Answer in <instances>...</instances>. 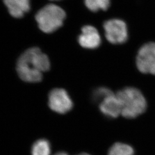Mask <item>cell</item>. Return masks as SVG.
Listing matches in <instances>:
<instances>
[{
  "label": "cell",
  "instance_id": "obj_1",
  "mask_svg": "<svg viewBox=\"0 0 155 155\" xmlns=\"http://www.w3.org/2000/svg\"><path fill=\"white\" fill-rule=\"evenodd\" d=\"M50 61L47 55L39 48L33 47L25 51L17 61V74L23 81L38 83L43 79V74L50 70Z\"/></svg>",
  "mask_w": 155,
  "mask_h": 155
},
{
  "label": "cell",
  "instance_id": "obj_2",
  "mask_svg": "<svg viewBox=\"0 0 155 155\" xmlns=\"http://www.w3.org/2000/svg\"><path fill=\"white\" fill-rule=\"evenodd\" d=\"M121 106V114L127 118H134L142 114L147 107L143 93L134 87H128L116 94Z\"/></svg>",
  "mask_w": 155,
  "mask_h": 155
},
{
  "label": "cell",
  "instance_id": "obj_3",
  "mask_svg": "<svg viewBox=\"0 0 155 155\" xmlns=\"http://www.w3.org/2000/svg\"><path fill=\"white\" fill-rule=\"evenodd\" d=\"M65 18L64 11L55 4L45 6L35 17L39 28L46 33H52L61 27Z\"/></svg>",
  "mask_w": 155,
  "mask_h": 155
},
{
  "label": "cell",
  "instance_id": "obj_4",
  "mask_svg": "<svg viewBox=\"0 0 155 155\" xmlns=\"http://www.w3.org/2000/svg\"><path fill=\"white\" fill-rule=\"evenodd\" d=\"M106 40L113 45H122L128 39L129 32L126 22L119 18L107 20L103 24Z\"/></svg>",
  "mask_w": 155,
  "mask_h": 155
},
{
  "label": "cell",
  "instance_id": "obj_5",
  "mask_svg": "<svg viewBox=\"0 0 155 155\" xmlns=\"http://www.w3.org/2000/svg\"><path fill=\"white\" fill-rule=\"evenodd\" d=\"M136 66L144 74L155 75V43L149 42L143 45L136 56Z\"/></svg>",
  "mask_w": 155,
  "mask_h": 155
},
{
  "label": "cell",
  "instance_id": "obj_6",
  "mask_svg": "<svg viewBox=\"0 0 155 155\" xmlns=\"http://www.w3.org/2000/svg\"><path fill=\"white\" fill-rule=\"evenodd\" d=\"M50 109L59 114H66L73 107V102L64 89H53L48 95Z\"/></svg>",
  "mask_w": 155,
  "mask_h": 155
},
{
  "label": "cell",
  "instance_id": "obj_7",
  "mask_svg": "<svg viewBox=\"0 0 155 155\" xmlns=\"http://www.w3.org/2000/svg\"><path fill=\"white\" fill-rule=\"evenodd\" d=\"M78 41L79 45L84 48L93 50L100 47L102 39L97 28L93 25H87L82 28Z\"/></svg>",
  "mask_w": 155,
  "mask_h": 155
},
{
  "label": "cell",
  "instance_id": "obj_8",
  "mask_svg": "<svg viewBox=\"0 0 155 155\" xmlns=\"http://www.w3.org/2000/svg\"><path fill=\"white\" fill-rule=\"evenodd\" d=\"M101 112L106 117L116 118L121 114V106L116 94L106 98L99 104Z\"/></svg>",
  "mask_w": 155,
  "mask_h": 155
},
{
  "label": "cell",
  "instance_id": "obj_9",
  "mask_svg": "<svg viewBox=\"0 0 155 155\" xmlns=\"http://www.w3.org/2000/svg\"><path fill=\"white\" fill-rule=\"evenodd\" d=\"M12 16L21 18L24 14L29 11V0H4Z\"/></svg>",
  "mask_w": 155,
  "mask_h": 155
},
{
  "label": "cell",
  "instance_id": "obj_10",
  "mask_svg": "<svg viewBox=\"0 0 155 155\" xmlns=\"http://www.w3.org/2000/svg\"><path fill=\"white\" fill-rule=\"evenodd\" d=\"M111 0H84V5L92 12L106 11L110 7Z\"/></svg>",
  "mask_w": 155,
  "mask_h": 155
},
{
  "label": "cell",
  "instance_id": "obj_11",
  "mask_svg": "<svg viewBox=\"0 0 155 155\" xmlns=\"http://www.w3.org/2000/svg\"><path fill=\"white\" fill-rule=\"evenodd\" d=\"M51 145L48 140L40 139L36 141L32 145V155H51Z\"/></svg>",
  "mask_w": 155,
  "mask_h": 155
},
{
  "label": "cell",
  "instance_id": "obj_12",
  "mask_svg": "<svg viewBox=\"0 0 155 155\" xmlns=\"http://www.w3.org/2000/svg\"><path fill=\"white\" fill-rule=\"evenodd\" d=\"M108 155H134V150L128 144L116 143L110 148Z\"/></svg>",
  "mask_w": 155,
  "mask_h": 155
},
{
  "label": "cell",
  "instance_id": "obj_13",
  "mask_svg": "<svg viewBox=\"0 0 155 155\" xmlns=\"http://www.w3.org/2000/svg\"><path fill=\"white\" fill-rule=\"evenodd\" d=\"M113 94L114 93L110 89L105 87H100L95 89L93 91V93L92 94V98L94 102L100 104L106 98Z\"/></svg>",
  "mask_w": 155,
  "mask_h": 155
},
{
  "label": "cell",
  "instance_id": "obj_14",
  "mask_svg": "<svg viewBox=\"0 0 155 155\" xmlns=\"http://www.w3.org/2000/svg\"><path fill=\"white\" fill-rule=\"evenodd\" d=\"M68 155L66 152H58L57 153H56L55 155Z\"/></svg>",
  "mask_w": 155,
  "mask_h": 155
},
{
  "label": "cell",
  "instance_id": "obj_15",
  "mask_svg": "<svg viewBox=\"0 0 155 155\" xmlns=\"http://www.w3.org/2000/svg\"><path fill=\"white\" fill-rule=\"evenodd\" d=\"M90 155V154H88V153H80V154H79V155Z\"/></svg>",
  "mask_w": 155,
  "mask_h": 155
},
{
  "label": "cell",
  "instance_id": "obj_16",
  "mask_svg": "<svg viewBox=\"0 0 155 155\" xmlns=\"http://www.w3.org/2000/svg\"><path fill=\"white\" fill-rule=\"evenodd\" d=\"M51 1H53V0H51Z\"/></svg>",
  "mask_w": 155,
  "mask_h": 155
}]
</instances>
